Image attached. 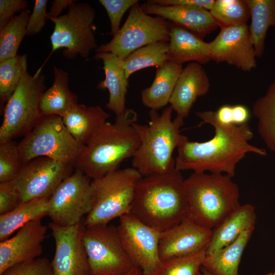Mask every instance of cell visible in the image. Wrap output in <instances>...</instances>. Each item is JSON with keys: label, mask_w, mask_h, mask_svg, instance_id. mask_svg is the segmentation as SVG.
Returning a JSON list of instances; mask_svg holds the SVG:
<instances>
[{"label": "cell", "mask_w": 275, "mask_h": 275, "mask_svg": "<svg viewBox=\"0 0 275 275\" xmlns=\"http://www.w3.org/2000/svg\"><path fill=\"white\" fill-rule=\"evenodd\" d=\"M196 116L202 123L211 125L214 135L210 140L198 142L187 140L177 148L175 159L178 170L194 172L223 174L232 178L235 175L237 164L249 153L266 156L263 148L253 146L250 141L254 136L248 123L226 125L218 122L213 111H198Z\"/></svg>", "instance_id": "cell-1"}, {"label": "cell", "mask_w": 275, "mask_h": 275, "mask_svg": "<svg viewBox=\"0 0 275 275\" xmlns=\"http://www.w3.org/2000/svg\"><path fill=\"white\" fill-rule=\"evenodd\" d=\"M181 171L143 176L135 189L130 214L160 232L188 217V205Z\"/></svg>", "instance_id": "cell-2"}, {"label": "cell", "mask_w": 275, "mask_h": 275, "mask_svg": "<svg viewBox=\"0 0 275 275\" xmlns=\"http://www.w3.org/2000/svg\"><path fill=\"white\" fill-rule=\"evenodd\" d=\"M138 115L131 108L116 116L114 123L106 122L85 145L74 168L92 180L118 169L125 159L132 157L140 145L133 124Z\"/></svg>", "instance_id": "cell-3"}, {"label": "cell", "mask_w": 275, "mask_h": 275, "mask_svg": "<svg viewBox=\"0 0 275 275\" xmlns=\"http://www.w3.org/2000/svg\"><path fill=\"white\" fill-rule=\"evenodd\" d=\"M172 107L170 105L159 115L150 109L147 125L133 124L140 139V145L132 157L131 165L143 176L167 173L175 168L173 153L175 149L187 140L180 129L184 119L172 118Z\"/></svg>", "instance_id": "cell-4"}, {"label": "cell", "mask_w": 275, "mask_h": 275, "mask_svg": "<svg viewBox=\"0 0 275 275\" xmlns=\"http://www.w3.org/2000/svg\"><path fill=\"white\" fill-rule=\"evenodd\" d=\"M232 177L223 174L193 172L184 180L188 217L212 230L240 205L239 190Z\"/></svg>", "instance_id": "cell-5"}, {"label": "cell", "mask_w": 275, "mask_h": 275, "mask_svg": "<svg viewBox=\"0 0 275 275\" xmlns=\"http://www.w3.org/2000/svg\"><path fill=\"white\" fill-rule=\"evenodd\" d=\"M143 176L133 168L117 169L91 182V208L85 227L107 225L130 213L136 185Z\"/></svg>", "instance_id": "cell-6"}, {"label": "cell", "mask_w": 275, "mask_h": 275, "mask_svg": "<svg viewBox=\"0 0 275 275\" xmlns=\"http://www.w3.org/2000/svg\"><path fill=\"white\" fill-rule=\"evenodd\" d=\"M17 146L23 163L44 156L74 168L85 145L71 135L61 117L45 115L24 136Z\"/></svg>", "instance_id": "cell-7"}, {"label": "cell", "mask_w": 275, "mask_h": 275, "mask_svg": "<svg viewBox=\"0 0 275 275\" xmlns=\"http://www.w3.org/2000/svg\"><path fill=\"white\" fill-rule=\"evenodd\" d=\"M45 76L40 71H27L6 104L0 127V143L29 132L42 117L39 104L46 90Z\"/></svg>", "instance_id": "cell-8"}, {"label": "cell", "mask_w": 275, "mask_h": 275, "mask_svg": "<svg viewBox=\"0 0 275 275\" xmlns=\"http://www.w3.org/2000/svg\"><path fill=\"white\" fill-rule=\"evenodd\" d=\"M66 14L57 18H48L54 24L50 36L52 51L64 48L63 55L68 59L77 55L87 58L98 45L94 34L95 10L87 3H76L68 7Z\"/></svg>", "instance_id": "cell-9"}, {"label": "cell", "mask_w": 275, "mask_h": 275, "mask_svg": "<svg viewBox=\"0 0 275 275\" xmlns=\"http://www.w3.org/2000/svg\"><path fill=\"white\" fill-rule=\"evenodd\" d=\"M171 22L146 14L138 3L129 10L126 21L108 42L95 50L110 52L124 60L134 50L158 41L169 42Z\"/></svg>", "instance_id": "cell-10"}, {"label": "cell", "mask_w": 275, "mask_h": 275, "mask_svg": "<svg viewBox=\"0 0 275 275\" xmlns=\"http://www.w3.org/2000/svg\"><path fill=\"white\" fill-rule=\"evenodd\" d=\"M82 243L87 256L89 275H120L134 265L112 225L84 227Z\"/></svg>", "instance_id": "cell-11"}, {"label": "cell", "mask_w": 275, "mask_h": 275, "mask_svg": "<svg viewBox=\"0 0 275 275\" xmlns=\"http://www.w3.org/2000/svg\"><path fill=\"white\" fill-rule=\"evenodd\" d=\"M90 179L75 169L57 187L49 200L48 216L52 223L68 227L81 222L91 208Z\"/></svg>", "instance_id": "cell-12"}, {"label": "cell", "mask_w": 275, "mask_h": 275, "mask_svg": "<svg viewBox=\"0 0 275 275\" xmlns=\"http://www.w3.org/2000/svg\"><path fill=\"white\" fill-rule=\"evenodd\" d=\"M117 229L122 243L134 265L144 275H152L161 262L158 252L161 232L130 213L119 217Z\"/></svg>", "instance_id": "cell-13"}, {"label": "cell", "mask_w": 275, "mask_h": 275, "mask_svg": "<svg viewBox=\"0 0 275 275\" xmlns=\"http://www.w3.org/2000/svg\"><path fill=\"white\" fill-rule=\"evenodd\" d=\"M73 168L44 156L23 163L13 180L21 194L22 203L50 198L57 187L72 174Z\"/></svg>", "instance_id": "cell-14"}, {"label": "cell", "mask_w": 275, "mask_h": 275, "mask_svg": "<svg viewBox=\"0 0 275 275\" xmlns=\"http://www.w3.org/2000/svg\"><path fill=\"white\" fill-rule=\"evenodd\" d=\"M208 44L211 60L225 62L244 72L257 67L248 24L221 28L217 36Z\"/></svg>", "instance_id": "cell-15"}, {"label": "cell", "mask_w": 275, "mask_h": 275, "mask_svg": "<svg viewBox=\"0 0 275 275\" xmlns=\"http://www.w3.org/2000/svg\"><path fill=\"white\" fill-rule=\"evenodd\" d=\"M54 238L56 249L51 262L54 275H89L86 253L81 233L84 224L62 227L48 225Z\"/></svg>", "instance_id": "cell-16"}, {"label": "cell", "mask_w": 275, "mask_h": 275, "mask_svg": "<svg viewBox=\"0 0 275 275\" xmlns=\"http://www.w3.org/2000/svg\"><path fill=\"white\" fill-rule=\"evenodd\" d=\"M211 230L204 228L188 217L160 232L158 252L161 261L191 255L207 249Z\"/></svg>", "instance_id": "cell-17"}, {"label": "cell", "mask_w": 275, "mask_h": 275, "mask_svg": "<svg viewBox=\"0 0 275 275\" xmlns=\"http://www.w3.org/2000/svg\"><path fill=\"white\" fill-rule=\"evenodd\" d=\"M47 227L41 219L29 222L13 237L0 242V275L17 264L36 259L42 253Z\"/></svg>", "instance_id": "cell-18"}, {"label": "cell", "mask_w": 275, "mask_h": 275, "mask_svg": "<svg viewBox=\"0 0 275 275\" xmlns=\"http://www.w3.org/2000/svg\"><path fill=\"white\" fill-rule=\"evenodd\" d=\"M147 14L160 16L203 39L218 26L209 11L185 5L164 6L146 2L141 5Z\"/></svg>", "instance_id": "cell-19"}, {"label": "cell", "mask_w": 275, "mask_h": 275, "mask_svg": "<svg viewBox=\"0 0 275 275\" xmlns=\"http://www.w3.org/2000/svg\"><path fill=\"white\" fill-rule=\"evenodd\" d=\"M210 83L201 64L190 62L183 68L170 98L169 103L177 116L185 119L197 99L209 91Z\"/></svg>", "instance_id": "cell-20"}, {"label": "cell", "mask_w": 275, "mask_h": 275, "mask_svg": "<svg viewBox=\"0 0 275 275\" xmlns=\"http://www.w3.org/2000/svg\"><path fill=\"white\" fill-rule=\"evenodd\" d=\"M96 60L103 62L105 78L97 87L100 90L107 89L108 101L106 106L116 116L123 113L126 109V96L129 87L123 67V60L110 52H98L95 55Z\"/></svg>", "instance_id": "cell-21"}, {"label": "cell", "mask_w": 275, "mask_h": 275, "mask_svg": "<svg viewBox=\"0 0 275 275\" xmlns=\"http://www.w3.org/2000/svg\"><path fill=\"white\" fill-rule=\"evenodd\" d=\"M255 207L241 205L211 230L206 255L211 254L234 241L243 232L254 231L256 223Z\"/></svg>", "instance_id": "cell-22"}, {"label": "cell", "mask_w": 275, "mask_h": 275, "mask_svg": "<svg viewBox=\"0 0 275 275\" xmlns=\"http://www.w3.org/2000/svg\"><path fill=\"white\" fill-rule=\"evenodd\" d=\"M167 61L200 64L211 61L209 44L187 30L171 22Z\"/></svg>", "instance_id": "cell-23"}, {"label": "cell", "mask_w": 275, "mask_h": 275, "mask_svg": "<svg viewBox=\"0 0 275 275\" xmlns=\"http://www.w3.org/2000/svg\"><path fill=\"white\" fill-rule=\"evenodd\" d=\"M109 116L100 106H87L78 103L62 118L71 135L85 145Z\"/></svg>", "instance_id": "cell-24"}, {"label": "cell", "mask_w": 275, "mask_h": 275, "mask_svg": "<svg viewBox=\"0 0 275 275\" xmlns=\"http://www.w3.org/2000/svg\"><path fill=\"white\" fill-rule=\"evenodd\" d=\"M183 68L182 64L169 61L157 67L152 85L141 92L144 105L150 109L157 111L169 103Z\"/></svg>", "instance_id": "cell-25"}, {"label": "cell", "mask_w": 275, "mask_h": 275, "mask_svg": "<svg viewBox=\"0 0 275 275\" xmlns=\"http://www.w3.org/2000/svg\"><path fill=\"white\" fill-rule=\"evenodd\" d=\"M53 76V84L41 98L40 111L42 116L57 115L62 117L78 104L77 96L69 89L66 71L54 67Z\"/></svg>", "instance_id": "cell-26"}, {"label": "cell", "mask_w": 275, "mask_h": 275, "mask_svg": "<svg viewBox=\"0 0 275 275\" xmlns=\"http://www.w3.org/2000/svg\"><path fill=\"white\" fill-rule=\"evenodd\" d=\"M253 231H245L230 244L211 254H206L202 267L212 275H239L242 256Z\"/></svg>", "instance_id": "cell-27"}, {"label": "cell", "mask_w": 275, "mask_h": 275, "mask_svg": "<svg viewBox=\"0 0 275 275\" xmlns=\"http://www.w3.org/2000/svg\"><path fill=\"white\" fill-rule=\"evenodd\" d=\"M50 198L21 203L13 210L0 215V241H4L27 223L48 216Z\"/></svg>", "instance_id": "cell-28"}, {"label": "cell", "mask_w": 275, "mask_h": 275, "mask_svg": "<svg viewBox=\"0 0 275 275\" xmlns=\"http://www.w3.org/2000/svg\"><path fill=\"white\" fill-rule=\"evenodd\" d=\"M250 11L249 26L251 39L257 58H261L265 50L267 32L275 28V0H245Z\"/></svg>", "instance_id": "cell-29"}, {"label": "cell", "mask_w": 275, "mask_h": 275, "mask_svg": "<svg viewBox=\"0 0 275 275\" xmlns=\"http://www.w3.org/2000/svg\"><path fill=\"white\" fill-rule=\"evenodd\" d=\"M252 114L258 120L259 136L266 147L275 153V80L265 95L255 101Z\"/></svg>", "instance_id": "cell-30"}, {"label": "cell", "mask_w": 275, "mask_h": 275, "mask_svg": "<svg viewBox=\"0 0 275 275\" xmlns=\"http://www.w3.org/2000/svg\"><path fill=\"white\" fill-rule=\"evenodd\" d=\"M169 42L158 41L141 47L123 60V67L126 78L134 72L150 67L157 68L167 61Z\"/></svg>", "instance_id": "cell-31"}, {"label": "cell", "mask_w": 275, "mask_h": 275, "mask_svg": "<svg viewBox=\"0 0 275 275\" xmlns=\"http://www.w3.org/2000/svg\"><path fill=\"white\" fill-rule=\"evenodd\" d=\"M30 11L23 10L0 29V62L16 56L20 44L26 35Z\"/></svg>", "instance_id": "cell-32"}, {"label": "cell", "mask_w": 275, "mask_h": 275, "mask_svg": "<svg viewBox=\"0 0 275 275\" xmlns=\"http://www.w3.org/2000/svg\"><path fill=\"white\" fill-rule=\"evenodd\" d=\"M26 54L16 56L0 62V103L4 107L28 71Z\"/></svg>", "instance_id": "cell-33"}, {"label": "cell", "mask_w": 275, "mask_h": 275, "mask_svg": "<svg viewBox=\"0 0 275 275\" xmlns=\"http://www.w3.org/2000/svg\"><path fill=\"white\" fill-rule=\"evenodd\" d=\"M209 12L220 28L247 24L251 17L245 0H215Z\"/></svg>", "instance_id": "cell-34"}, {"label": "cell", "mask_w": 275, "mask_h": 275, "mask_svg": "<svg viewBox=\"0 0 275 275\" xmlns=\"http://www.w3.org/2000/svg\"><path fill=\"white\" fill-rule=\"evenodd\" d=\"M206 249L191 255L161 261L152 275H202L201 268Z\"/></svg>", "instance_id": "cell-35"}, {"label": "cell", "mask_w": 275, "mask_h": 275, "mask_svg": "<svg viewBox=\"0 0 275 275\" xmlns=\"http://www.w3.org/2000/svg\"><path fill=\"white\" fill-rule=\"evenodd\" d=\"M23 164L17 144L12 141L0 143V182L13 180Z\"/></svg>", "instance_id": "cell-36"}, {"label": "cell", "mask_w": 275, "mask_h": 275, "mask_svg": "<svg viewBox=\"0 0 275 275\" xmlns=\"http://www.w3.org/2000/svg\"><path fill=\"white\" fill-rule=\"evenodd\" d=\"M213 114L216 120L226 125H240L247 124L251 117L249 109L244 105L225 104L220 106Z\"/></svg>", "instance_id": "cell-37"}, {"label": "cell", "mask_w": 275, "mask_h": 275, "mask_svg": "<svg viewBox=\"0 0 275 275\" xmlns=\"http://www.w3.org/2000/svg\"><path fill=\"white\" fill-rule=\"evenodd\" d=\"M1 275H54L51 263L46 258H37L17 264Z\"/></svg>", "instance_id": "cell-38"}, {"label": "cell", "mask_w": 275, "mask_h": 275, "mask_svg": "<svg viewBox=\"0 0 275 275\" xmlns=\"http://www.w3.org/2000/svg\"><path fill=\"white\" fill-rule=\"evenodd\" d=\"M106 10L111 22V35H116L121 29L120 23L124 14L138 0H99Z\"/></svg>", "instance_id": "cell-39"}, {"label": "cell", "mask_w": 275, "mask_h": 275, "mask_svg": "<svg viewBox=\"0 0 275 275\" xmlns=\"http://www.w3.org/2000/svg\"><path fill=\"white\" fill-rule=\"evenodd\" d=\"M21 203V194L13 180L0 182V215L10 212Z\"/></svg>", "instance_id": "cell-40"}, {"label": "cell", "mask_w": 275, "mask_h": 275, "mask_svg": "<svg viewBox=\"0 0 275 275\" xmlns=\"http://www.w3.org/2000/svg\"><path fill=\"white\" fill-rule=\"evenodd\" d=\"M47 0H36L32 14L30 16L26 35L33 36L39 33L45 25L47 20Z\"/></svg>", "instance_id": "cell-41"}, {"label": "cell", "mask_w": 275, "mask_h": 275, "mask_svg": "<svg viewBox=\"0 0 275 275\" xmlns=\"http://www.w3.org/2000/svg\"><path fill=\"white\" fill-rule=\"evenodd\" d=\"M25 0H0V29L4 27L15 14L26 9Z\"/></svg>", "instance_id": "cell-42"}, {"label": "cell", "mask_w": 275, "mask_h": 275, "mask_svg": "<svg viewBox=\"0 0 275 275\" xmlns=\"http://www.w3.org/2000/svg\"><path fill=\"white\" fill-rule=\"evenodd\" d=\"M215 0H149L146 2L164 6L185 5L198 7L210 11Z\"/></svg>", "instance_id": "cell-43"}, {"label": "cell", "mask_w": 275, "mask_h": 275, "mask_svg": "<svg viewBox=\"0 0 275 275\" xmlns=\"http://www.w3.org/2000/svg\"><path fill=\"white\" fill-rule=\"evenodd\" d=\"M76 1L73 0H54L51 2L49 11L47 13V19L48 18H57L62 11L69 7Z\"/></svg>", "instance_id": "cell-44"}, {"label": "cell", "mask_w": 275, "mask_h": 275, "mask_svg": "<svg viewBox=\"0 0 275 275\" xmlns=\"http://www.w3.org/2000/svg\"><path fill=\"white\" fill-rule=\"evenodd\" d=\"M120 275H144V274L139 267L134 265L129 271Z\"/></svg>", "instance_id": "cell-45"}, {"label": "cell", "mask_w": 275, "mask_h": 275, "mask_svg": "<svg viewBox=\"0 0 275 275\" xmlns=\"http://www.w3.org/2000/svg\"><path fill=\"white\" fill-rule=\"evenodd\" d=\"M201 271H202V275H212L208 271H207L205 269L202 267V266L201 268Z\"/></svg>", "instance_id": "cell-46"}, {"label": "cell", "mask_w": 275, "mask_h": 275, "mask_svg": "<svg viewBox=\"0 0 275 275\" xmlns=\"http://www.w3.org/2000/svg\"><path fill=\"white\" fill-rule=\"evenodd\" d=\"M266 275H275V270L273 272L267 273Z\"/></svg>", "instance_id": "cell-47"}]
</instances>
